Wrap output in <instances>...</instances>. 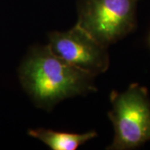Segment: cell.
Segmentation results:
<instances>
[{"label":"cell","instance_id":"cell-4","mask_svg":"<svg viewBox=\"0 0 150 150\" xmlns=\"http://www.w3.org/2000/svg\"><path fill=\"white\" fill-rule=\"evenodd\" d=\"M47 46L59 59L95 77L109 68L110 57L107 47L77 24L66 31L49 33Z\"/></svg>","mask_w":150,"mask_h":150},{"label":"cell","instance_id":"cell-3","mask_svg":"<svg viewBox=\"0 0 150 150\" xmlns=\"http://www.w3.org/2000/svg\"><path fill=\"white\" fill-rule=\"evenodd\" d=\"M138 1L79 0L76 24L108 48L137 28Z\"/></svg>","mask_w":150,"mask_h":150},{"label":"cell","instance_id":"cell-2","mask_svg":"<svg viewBox=\"0 0 150 150\" xmlns=\"http://www.w3.org/2000/svg\"><path fill=\"white\" fill-rule=\"evenodd\" d=\"M108 116L114 136L108 150H133L150 141V97L147 88L132 83L123 92L112 90Z\"/></svg>","mask_w":150,"mask_h":150},{"label":"cell","instance_id":"cell-5","mask_svg":"<svg viewBox=\"0 0 150 150\" xmlns=\"http://www.w3.org/2000/svg\"><path fill=\"white\" fill-rule=\"evenodd\" d=\"M28 134L41 141L52 150H77L81 145L84 144L98 136L95 131L79 134L54 131L42 128L28 129Z\"/></svg>","mask_w":150,"mask_h":150},{"label":"cell","instance_id":"cell-6","mask_svg":"<svg viewBox=\"0 0 150 150\" xmlns=\"http://www.w3.org/2000/svg\"><path fill=\"white\" fill-rule=\"evenodd\" d=\"M149 44H150V36H149Z\"/></svg>","mask_w":150,"mask_h":150},{"label":"cell","instance_id":"cell-1","mask_svg":"<svg viewBox=\"0 0 150 150\" xmlns=\"http://www.w3.org/2000/svg\"><path fill=\"white\" fill-rule=\"evenodd\" d=\"M18 79L36 108L50 112L63 100L96 92L95 76L69 64L47 45H34L22 61Z\"/></svg>","mask_w":150,"mask_h":150}]
</instances>
